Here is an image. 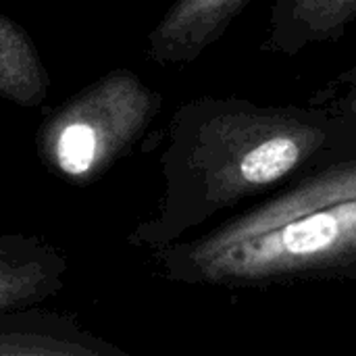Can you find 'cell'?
<instances>
[{
    "mask_svg": "<svg viewBox=\"0 0 356 356\" xmlns=\"http://www.w3.org/2000/svg\"><path fill=\"white\" fill-rule=\"evenodd\" d=\"M250 0H175L152 27L146 54L159 65H188L217 44Z\"/></svg>",
    "mask_w": 356,
    "mask_h": 356,
    "instance_id": "5b68a950",
    "label": "cell"
},
{
    "mask_svg": "<svg viewBox=\"0 0 356 356\" xmlns=\"http://www.w3.org/2000/svg\"><path fill=\"white\" fill-rule=\"evenodd\" d=\"M356 156V121L317 104L200 96L169 123L165 192L131 242L165 248L234 207Z\"/></svg>",
    "mask_w": 356,
    "mask_h": 356,
    "instance_id": "6da1fadb",
    "label": "cell"
},
{
    "mask_svg": "<svg viewBox=\"0 0 356 356\" xmlns=\"http://www.w3.org/2000/svg\"><path fill=\"white\" fill-rule=\"evenodd\" d=\"M48 73L31 38L8 17L0 15V96L40 106L48 94Z\"/></svg>",
    "mask_w": 356,
    "mask_h": 356,
    "instance_id": "9c48e42d",
    "label": "cell"
},
{
    "mask_svg": "<svg viewBox=\"0 0 356 356\" xmlns=\"http://www.w3.org/2000/svg\"><path fill=\"white\" fill-rule=\"evenodd\" d=\"M125 356L119 348L96 340L83 330L52 315L0 321V356Z\"/></svg>",
    "mask_w": 356,
    "mask_h": 356,
    "instance_id": "ba28073f",
    "label": "cell"
},
{
    "mask_svg": "<svg viewBox=\"0 0 356 356\" xmlns=\"http://www.w3.org/2000/svg\"><path fill=\"white\" fill-rule=\"evenodd\" d=\"M356 21V0H275L263 50L296 56L305 48L332 44Z\"/></svg>",
    "mask_w": 356,
    "mask_h": 356,
    "instance_id": "52a82bcc",
    "label": "cell"
},
{
    "mask_svg": "<svg viewBox=\"0 0 356 356\" xmlns=\"http://www.w3.org/2000/svg\"><path fill=\"white\" fill-rule=\"evenodd\" d=\"M309 102L356 121V63L319 88Z\"/></svg>",
    "mask_w": 356,
    "mask_h": 356,
    "instance_id": "30bf717a",
    "label": "cell"
},
{
    "mask_svg": "<svg viewBox=\"0 0 356 356\" xmlns=\"http://www.w3.org/2000/svg\"><path fill=\"white\" fill-rule=\"evenodd\" d=\"M356 198V156L311 171L284 186L257 207L223 221L211 232L194 238L202 246H223L259 234L275 223L292 219L313 209L330 207Z\"/></svg>",
    "mask_w": 356,
    "mask_h": 356,
    "instance_id": "277c9868",
    "label": "cell"
},
{
    "mask_svg": "<svg viewBox=\"0 0 356 356\" xmlns=\"http://www.w3.org/2000/svg\"><path fill=\"white\" fill-rule=\"evenodd\" d=\"M161 104V94L134 71H111L44 121L38 134L42 161L60 177L88 184L142 138Z\"/></svg>",
    "mask_w": 356,
    "mask_h": 356,
    "instance_id": "3957f363",
    "label": "cell"
},
{
    "mask_svg": "<svg viewBox=\"0 0 356 356\" xmlns=\"http://www.w3.org/2000/svg\"><path fill=\"white\" fill-rule=\"evenodd\" d=\"M67 259L48 242L0 236V311L31 307L63 290Z\"/></svg>",
    "mask_w": 356,
    "mask_h": 356,
    "instance_id": "8992f818",
    "label": "cell"
},
{
    "mask_svg": "<svg viewBox=\"0 0 356 356\" xmlns=\"http://www.w3.org/2000/svg\"><path fill=\"white\" fill-rule=\"evenodd\" d=\"M154 257L163 277L194 286L356 280V198L307 211L238 242L202 246L179 240Z\"/></svg>",
    "mask_w": 356,
    "mask_h": 356,
    "instance_id": "7a4b0ae2",
    "label": "cell"
}]
</instances>
